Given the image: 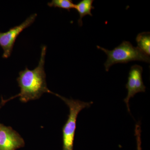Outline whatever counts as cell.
I'll list each match as a JSON object with an SVG mask.
<instances>
[{
    "instance_id": "cell-1",
    "label": "cell",
    "mask_w": 150,
    "mask_h": 150,
    "mask_svg": "<svg viewBox=\"0 0 150 150\" xmlns=\"http://www.w3.org/2000/svg\"><path fill=\"white\" fill-rule=\"evenodd\" d=\"M46 46L41 47L40 60L37 67L33 70H29L27 67L19 73L17 79L20 92L11 97L8 100L19 97L21 102L26 103L40 98L45 93L53 94L47 87L46 74L44 70Z\"/></svg>"
},
{
    "instance_id": "cell-2",
    "label": "cell",
    "mask_w": 150,
    "mask_h": 150,
    "mask_svg": "<svg viewBox=\"0 0 150 150\" xmlns=\"http://www.w3.org/2000/svg\"><path fill=\"white\" fill-rule=\"evenodd\" d=\"M97 47L107 55V59L104 64L105 70L107 72L115 64H126L135 61L150 63L149 56L138 47H134L129 41H123L112 50H107L98 46Z\"/></svg>"
},
{
    "instance_id": "cell-3",
    "label": "cell",
    "mask_w": 150,
    "mask_h": 150,
    "mask_svg": "<svg viewBox=\"0 0 150 150\" xmlns=\"http://www.w3.org/2000/svg\"><path fill=\"white\" fill-rule=\"evenodd\" d=\"M68 105L69 114L66 123L62 129L63 150H74V143L78 115L83 109L90 107L93 102H85L79 100L68 99L54 93Z\"/></svg>"
},
{
    "instance_id": "cell-4",
    "label": "cell",
    "mask_w": 150,
    "mask_h": 150,
    "mask_svg": "<svg viewBox=\"0 0 150 150\" xmlns=\"http://www.w3.org/2000/svg\"><path fill=\"white\" fill-rule=\"evenodd\" d=\"M37 16V14H33L19 25L11 28L7 32H0V46L4 50L3 58L8 59L10 56L17 38L24 29L32 25Z\"/></svg>"
},
{
    "instance_id": "cell-5",
    "label": "cell",
    "mask_w": 150,
    "mask_h": 150,
    "mask_svg": "<svg viewBox=\"0 0 150 150\" xmlns=\"http://www.w3.org/2000/svg\"><path fill=\"white\" fill-rule=\"evenodd\" d=\"M143 68L141 66L135 65L131 67L129 71L128 82L126 85V88L128 90L127 96L124 99L126 104L127 110L131 113L129 107V100L131 98L140 92H145L146 87L144 84L142 79Z\"/></svg>"
},
{
    "instance_id": "cell-6",
    "label": "cell",
    "mask_w": 150,
    "mask_h": 150,
    "mask_svg": "<svg viewBox=\"0 0 150 150\" xmlns=\"http://www.w3.org/2000/svg\"><path fill=\"white\" fill-rule=\"evenodd\" d=\"M24 146V140L18 133L0 124V150H16Z\"/></svg>"
},
{
    "instance_id": "cell-7",
    "label": "cell",
    "mask_w": 150,
    "mask_h": 150,
    "mask_svg": "<svg viewBox=\"0 0 150 150\" xmlns=\"http://www.w3.org/2000/svg\"><path fill=\"white\" fill-rule=\"evenodd\" d=\"M93 0H82L76 4H75V9L77 11L79 15V19L78 20L79 25L81 26L83 25L82 19L87 15L92 16V10L94 9L93 6Z\"/></svg>"
},
{
    "instance_id": "cell-8",
    "label": "cell",
    "mask_w": 150,
    "mask_h": 150,
    "mask_svg": "<svg viewBox=\"0 0 150 150\" xmlns=\"http://www.w3.org/2000/svg\"><path fill=\"white\" fill-rule=\"evenodd\" d=\"M138 47L147 55L150 54V32H142L139 33L136 38Z\"/></svg>"
},
{
    "instance_id": "cell-9",
    "label": "cell",
    "mask_w": 150,
    "mask_h": 150,
    "mask_svg": "<svg viewBox=\"0 0 150 150\" xmlns=\"http://www.w3.org/2000/svg\"><path fill=\"white\" fill-rule=\"evenodd\" d=\"M48 5L51 7L67 10L69 11L75 7V4L71 0H52L51 2L48 3Z\"/></svg>"
},
{
    "instance_id": "cell-10",
    "label": "cell",
    "mask_w": 150,
    "mask_h": 150,
    "mask_svg": "<svg viewBox=\"0 0 150 150\" xmlns=\"http://www.w3.org/2000/svg\"><path fill=\"white\" fill-rule=\"evenodd\" d=\"M141 123L138 122L135 126V136L137 142V150H142V139H141Z\"/></svg>"
},
{
    "instance_id": "cell-11",
    "label": "cell",
    "mask_w": 150,
    "mask_h": 150,
    "mask_svg": "<svg viewBox=\"0 0 150 150\" xmlns=\"http://www.w3.org/2000/svg\"><path fill=\"white\" fill-rule=\"evenodd\" d=\"M0 124H1V123H0Z\"/></svg>"
}]
</instances>
